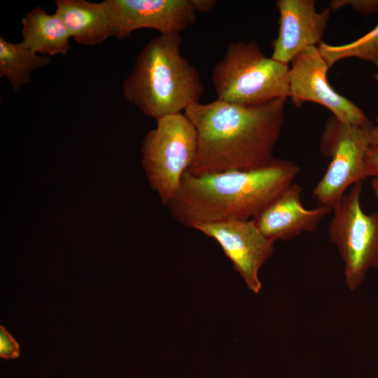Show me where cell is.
Instances as JSON below:
<instances>
[{
  "mask_svg": "<svg viewBox=\"0 0 378 378\" xmlns=\"http://www.w3.org/2000/svg\"><path fill=\"white\" fill-rule=\"evenodd\" d=\"M288 98L244 106L218 99L183 112L196 129L197 148L187 172L199 176L268 164L285 119Z\"/></svg>",
  "mask_w": 378,
  "mask_h": 378,
  "instance_id": "obj_1",
  "label": "cell"
},
{
  "mask_svg": "<svg viewBox=\"0 0 378 378\" xmlns=\"http://www.w3.org/2000/svg\"><path fill=\"white\" fill-rule=\"evenodd\" d=\"M300 171L294 162L274 158L268 164L248 171L199 176L186 172L167 206L178 222L191 228L251 220L293 183Z\"/></svg>",
  "mask_w": 378,
  "mask_h": 378,
  "instance_id": "obj_2",
  "label": "cell"
},
{
  "mask_svg": "<svg viewBox=\"0 0 378 378\" xmlns=\"http://www.w3.org/2000/svg\"><path fill=\"white\" fill-rule=\"evenodd\" d=\"M181 34H160L139 53L123 83L125 99L155 120L200 102L201 76L181 53Z\"/></svg>",
  "mask_w": 378,
  "mask_h": 378,
  "instance_id": "obj_3",
  "label": "cell"
},
{
  "mask_svg": "<svg viewBox=\"0 0 378 378\" xmlns=\"http://www.w3.org/2000/svg\"><path fill=\"white\" fill-rule=\"evenodd\" d=\"M289 65L265 55L253 41H232L215 64L217 99L244 106L289 97Z\"/></svg>",
  "mask_w": 378,
  "mask_h": 378,
  "instance_id": "obj_4",
  "label": "cell"
},
{
  "mask_svg": "<svg viewBox=\"0 0 378 378\" xmlns=\"http://www.w3.org/2000/svg\"><path fill=\"white\" fill-rule=\"evenodd\" d=\"M197 148L196 129L183 113L156 120V127L144 136L142 166L163 205L167 206L178 192Z\"/></svg>",
  "mask_w": 378,
  "mask_h": 378,
  "instance_id": "obj_5",
  "label": "cell"
},
{
  "mask_svg": "<svg viewBox=\"0 0 378 378\" xmlns=\"http://www.w3.org/2000/svg\"><path fill=\"white\" fill-rule=\"evenodd\" d=\"M373 127L352 125L334 116L326 120L319 147L330 162L312 191L319 206L333 209L349 187L368 178L366 155Z\"/></svg>",
  "mask_w": 378,
  "mask_h": 378,
  "instance_id": "obj_6",
  "label": "cell"
},
{
  "mask_svg": "<svg viewBox=\"0 0 378 378\" xmlns=\"http://www.w3.org/2000/svg\"><path fill=\"white\" fill-rule=\"evenodd\" d=\"M362 182L354 184L333 207L328 235L344 265L347 288L354 291L368 272L378 267V213L365 214L360 204Z\"/></svg>",
  "mask_w": 378,
  "mask_h": 378,
  "instance_id": "obj_7",
  "label": "cell"
},
{
  "mask_svg": "<svg viewBox=\"0 0 378 378\" xmlns=\"http://www.w3.org/2000/svg\"><path fill=\"white\" fill-rule=\"evenodd\" d=\"M290 64L288 98L295 106L311 102L324 106L344 122L358 127L372 123L358 106L330 85L327 78L330 67L317 46L303 50Z\"/></svg>",
  "mask_w": 378,
  "mask_h": 378,
  "instance_id": "obj_8",
  "label": "cell"
},
{
  "mask_svg": "<svg viewBox=\"0 0 378 378\" xmlns=\"http://www.w3.org/2000/svg\"><path fill=\"white\" fill-rule=\"evenodd\" d=\"M111 21V37H129L141 29L160 34H181L193 24L197 12L190 0H104Z\"/></svg>",
  "mask_w": 378,
  "mask_h": 378,
  "instance_id": "obj_9",
  "label": "cell"
},
{
  "mask_svg": "<svg viewBox=\"0 0 378 378\" xmlns=\"http://www.w3.org/2000/svg\"><path fill=\"white\" fill-rule=\"evenodd\" d=\"M193 229L220 245L250 290L260 291L259 271L272 256L274 242L261 233L253 219L201 224Z\"/></svg>",
  "mask_w": 378,
  "mask_h": 378,
  "instance_id": "obj_10",
  "label": "cell"
},
{
  "mask_svg": "<svg viewBox=\"0 0 378 378\" xmlns=\"http://www.w3.org/2000/svg\"><path fill=\"white\" fill-rule=\"evenodd\" d=\"M275 5L279 30L271 57L289 65L301 52L322 42L332 10L328 7L318 12L314 0H277Z\"/></svg>",
  "mask_w": 378,
  "mask_h": 378,
  "instance_id": "obj_11",
  "label": "cell"
},
{
  "mask_svg": "<svg viewBox=\"0 0 378 378\" xmlns=\"http://www.w3.org/2000/svg\"><path fill=\"white\" fill-rule=\"evenodd\" d=\"M302 192L300 185L292 183L253 219L265 237L274 242L313 232L332 211L325 206L306 209L301 202Z\"/></svg>",
  "mask_w": 378,
  "mask_h": 378,
  "instance_id": "obj_12",
  "label": "cell"
},
{
  "mask_svg": "<svg viewBox=\"0 0 378 378\" xmlns=\"http://www.w3.org/2000/svg\"><path fill=\"white\" fill-rule=\"evenodd\" d=\"M55 13L78 43L96 46L111 37V21L104 1L55 0Z\"/></svg>",
  "mask_w": 378,
  "mask_h": 378,
  "instance_id": "obj_13",
  "label": "cell"
},
{
  "mask_svg": "<svg viewBox=\"0 0 378 378\" xmlns=\"http://www.w3.org/2000/svg\"><path fill=\"white\" fill-rule=\"evenodd\" d=\"M22 42L38 55H65L71 48L70 34L60 17L42 7L30 10L22 20Z\"/></svg>",
  "mask_w": 378,
  "mask_h": 378,
  "instance_id": "obj_14",
  "label": "cell"
},
{
  "mask_svg": "<svg viewBox=\"0 0 378 378\" xmlns=\"http://www.w3.org/2000/svg\"><path fill=\"white\" fill-rule=\"evenodd\" d=\"M50 62V57L35 53L22 41L12 43L0 37V77L6 78L15 92L30 82L34 71Z\"/></svg>",
  "mask_w": 378,
  "mask_h": 378,
  "instance_id": "obj_15",
  "label": "cell"
},
{
  "mask_svg": "<svg viewBox=\"0 0 378 378\" xmlns=\"http://www.w3.org/2000/svg\"><path fill=\"white\" fill-rule=\"evenodd\" d=\"M318 50L330 68L344 59L356 57L378 66V23L359 38L341 45H331L322 41Z\"/></svg>",
  "mask_w": 378,
  "mask_h": 378,
  "instance_id": "obj_16",
  "label": "cell"
},
{
  "mask_svg": "<svg viewBox=\"0 0 378 378\" xmlns=\"http://www.w3.org/2000/svg\"><path fill=\"white\" fill-rule=\"evenodd\" d=\"M347 6L366 17L378 13V0H332L329 4L332 10Z\"/></svg>",
  "mask_w": 378,
  "mask_h": 378,
  "instance_id": "obj_17",
  "label": "cell"
},
{
  "mask_svg": "<svg viewBox=\"0 0 378 378\" xmlns=\"http://www.w3.org/2000/svg\"><path fill=\"white\" fill-rule=\"evenodd\" d=\"M20 355L18 343L6 329L0 326V356L4 359H14Z\"/></svg>",
  "mask_w": 378,
  "mask_h": 378,
  "instance_id": "obj_18",
  "label": "cell"
},
{
  "mask_svg": "<svg viewBox=\"0 0 378 378\" xmlns=\"http://www.w3.org/2000/svg\"><path fill=\"white\" fill-rule=\"evenodd\" d=\"M368 177H378V148L371 145L366 155Z\"/></svg>",
  "mask_w": 378,
  "mask_h": 378,
  "instance_id": "obj_19",
  "label": "cell"
},
{
  "mask_svg": "<svg viewBox=\"0 0 378 378\" xmlns=\"http://www.w3.org/2000/svg\"><path fill=\"white\" fill-rule=\"evenodd\" d=\"M190 1L197 13H209L217 4L215 0H190Z\"/></svg>",
  "mask_w": 378,
  "mask_h": 378,
  "instance_id": "obj_20",
  "label": "cell"
},
{
  "mask_svg": "<svg viewBox=\"0 0 378 378\" xmlns=\"http://www.w3.org/2000/svg\"><path fill=\"white\" fill-rule=\"evenodd\" d=\"M371 145L378 148V127L376 126L371 131Z\"/></svg>",
  "mask_w": 378,
  "mask_h": 378,
  "instance_id": "obj_21",
  "label": "cell"
},
{
  "mask_svg": "<svg viewBox=\"0 0 378 378\" xmlns=\"http://www.w3.org/2000/svg\"><path fill=\"white\" fill-rule=\"evenodd\" d=\"M371 188L374 196L378 200V177H374L371 181Z\"/></svg>",
  "mask_w": 378,
  "mask_h": 378,
  "instance_id": "obj_22",
  "label": "cell"
},
{
  "mask_svg": "<svg viewBox=\"0 0 378 378\" xmlns=\"http://www.w3.org/2000/svg\"><path fill=\"white\" fill-rule=\"evenodd\" d=\"M374 77L376 81L378 83V72L376 73V74L374 75ZM376 122H377V126H376V127H378V112H377V116Z\"/></svg>",
  "mask_w": 378,
  "mask_h": 378,
  "instance_id": "obj_23",
  "label": "cell"
}]
</instances>
